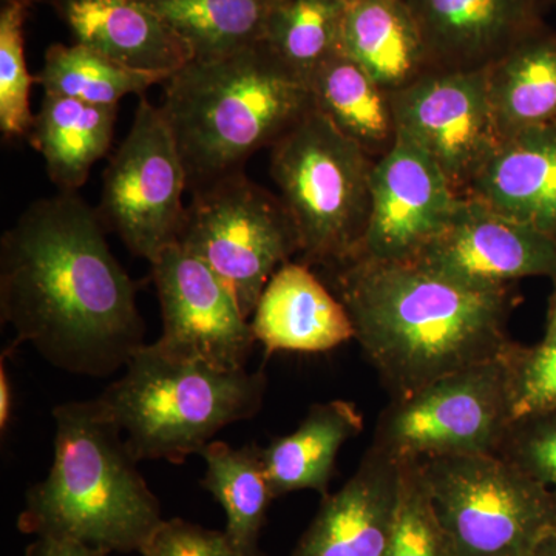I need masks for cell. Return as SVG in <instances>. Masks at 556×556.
<instances>
[{"label":"cell","mask_w":556,"mask_h":556,"mask_svg":"<svg viewBox=\"0 0 556 556\" xmlns=\"http://www.w3.org/2000/svg\"><path fill=\"white\" fill-rule=\"evenodd\" d=\"M266 388L263 371L172 357L150 343L139 348L98 401L138 463L182 464L201 455L223 428L257 415Z\"/></svg>","instance_id":"cell-5"},{"label":"cell","mask_w":556,"mask_h":556,"mask_svg":"<svg viewBox=\"0 0 556 556\" xmlns=\"http://www.w3.org/2000/svg\"><path fill=\"white\" fill-rule=\"evenodd\" d=\"M510 424L556 412V332L535 346L511 343L504 354Z\"/></svg>","instance_id":"cell-30"},{"label":"cell","mask_w":556,"mask_h":556,"mask_svg":"<svg viewBox=\"0 0 556 556\" xmlns=\"http://www.w3.org/2000/svg\"><path fill=\"white\" fill-rule=\"evenodd\" d=\"M163 84L160 109L192 192L243 170L314 105L308 83L265 42L219 60L190 61Z\"/></svg>","instance_id":"cell-4"},{"label":"cell","mask_w":556,"mask_h":556,"mask_svg":"<svg viewBox=\"0 0 556 556\" xmlns=\"http://www.w3.org/2000/svg\"><path fill=\"white\" fill-rule=\"evenodd\" d=\"M9 2H24V3H27V5H35L36 2H40V0H2V5L3 3H9Z\"/></svg>","instance_id":"cell-38"},{"label":"cell","mask_w":556,"mask_h":556,"mask_svg":"<svg viewBox=\"0 0 556 556\" xmlns=\"http://www.w3.org/2000/svg\"><path fill=\"white\" fill-rule=\"evenodd\" d=\"M486 91L504 137L556 126V31L546 25L485 68Z\"/></svg>","instance_id":"cell-23"},{"label":"cell","mask_w":556,"mask_h":556,"mask_svg":"<svg viewBox=\"0 0 556 556\" xmlns=\"http://www.w3.org/2000/svg\"><path fill=\"white\" fill-rule=\"evenodd\" d=\"M510 426L504 356L391 399L372 444L399 460L495 455Z\"/></svg>","instance_id":"cell-9"},{"label":"cell","mask_w":556,"mask_h":556,"mask_svg":"<svg viewBox=\"0 0 556 556\" xmlns=\"http://www.w3.org/2000/svg\"><path fill=\"white\" fill-rule=\"evenodd\" d=\"M188 42L193 61H214L257 46L276 0H148Z\"/></svg>","instance_id":"cell-26"},{"label":"cell","mask_w":556,"mask_h":556,"mask_svg":"<svg viewBox=\"0 0 556 556\" xmlns=\"http://www.w3.org/2000/svg\"><path fill=\"white\" fill-rule=\"evenodd\" d=\"M401 503L386 556H455L439 525L416 460H402Z\"/></svg>","instance_id":"cell-31"},{"label":"cell","mask_w":556,"mask_h":556,"mask_svg":"<svg viewBox=\"0 0 556 556\" xmlns=\"http://www.w3.org/2000/svg\"><path fill=\"white\" fill-rule=\"evenodd\" d=\"M31 7L3 3L0 9V130L7 138L28 137L35 115L30 91L36 79L25 62V21Z\"/></svg>","instance_id":"cell-29"},{"label":"cell","mask_w":556,"mask_h":556,"mask_svg":"<svg viewBox=\"0 0 556 556\" xmlns=\"http://www.w3.org/2000/svg\"><path fill=\"white\" fill-rule=\"evenodd\" d=\"M142 556H237L225 532L181 518L166 519L142 548Z\"/></svg>","instance_id":"cell-33"},{"label":"cell","mask_w":556,"mask_h":556,"mask_svg":"<svg viewBox=\"0 0 556 556\" xmlns=\"http://www.w3.org/2000/svg\"><path fill=\"white\" fill-rule=\"evenodd\" d=\"M546 332H556V288L552 295L551 309H548Z\"/></svg>","instance_id":"cell-37"},{"label":"cell","mask_w":556,"mask_h":556,"mask_svg":"<svg viewBox=\"0 0 556 556\" xmlns=\"http://www.w3.org/2000/svg\"><path fill=\"white\" fill-rule=\"evenodd\" d=\"M25 556H108V554L78 541L38 538L27 547Z\"/></svg>","instance_id":"cell-34"},{"label":"cell","mask_w":556,"mask_h":556,"mask_svg":"<svg viewBox=\"0 0 556 556\" xmlns=\"http://www.w3.org/2000/svg\"><path fill=\"white\" fill-rule=\"evenodd\" d=\"M412 263L479 291L556 276V243L538 230L463 195L445 229Z\"/></svg>","instance_id":"cell-13"},{"label":"cell","mask_w":556,"mask_h":556,"mask_svg":"<svg viewBox=\"0 0 556 556\" xmlns=\"http://www.w3.org/2000/svg\"><path fill=\"white\" fill-rule=\"evenodd\" d=\"M178 243L217 274L249 320L270 277L300 252L283 200L243 170L193 190Z\"/></svg>","instance_id":"cell-8"},{"label":"cell","mask_w":556,"mask_h":556,"mask_svg":"<svg viewBox=\"0 0 556 556\" xmlns=\"http://www.w3.org/2000/svg\"><path fill=\"white\" fill-rule=\"evenodd\" d=\"M375 161L314 105L270 148V177L298 228L300 262L328 269L356 257Z\"/></svg>","instance_id":"cell-6"},{"label":"cell","mask_w":556,"mask_h":556,"mask_svg":"<svg viewBox=\"0 0 556 556\" xmlns=\"http://www.w3.org/2000/svg\"><path fill=\"white\" fill-rule=\"evenodd\" d=\"M362 430L364 417L353 402L334 399L313 405L292 433L263 448L274 497L300 490L328 496L340 450Z\"/></svg>","instance_id":"cell-21"},{"label":"cell","mask_w":556,"mask_h":556,"mask_svg":"<svg viewBox=\"0 0 556 556\" xmlns=\"http://www.w3.org/2000/svg\"><path fill=\"white\" fill-rule=\"evenodd\" d=\"M314 108L348 139L379 160L397 138L390 94L343 51L309 79Z\"/></svg>","instance_id":"cell-24"},{"label":"cell","mask_w":556,"mask_h":556,"mask_svg":"<svg viewBox=\"0 0 556 556\" xmlns=\"http://www.w3.org/2000/svg\"><path fill=\"white\" fill-rule=\"evenodd\" d=\"M206 475L201 485L226 515L225 535L237 556H262L258 541L274 497L263 464V448H236L212 441L201 452Z\"/></svg>","instance_id":"cell-25"},{"label":"cell","mask_w":556,"mask_h":556,"mask_svg":"<svg viewBox=\"0 0 556 556\" xmlns=\"http://www.w3.org/2000/svg\"><path fill=\"white\" fill-rule=\"evenodd\" d=\"M188 174L169 123L142 94L129 134L102 177V225L131 254L152 263L178 243L185 223Z\"/></svg>","instance_id":"cell-10"},{"label":"cell","mask_w":556,"mask_h":556,"mask_svg":"<svg viewBox=\"0 0 556 556\" xmlns=\"http://www.w3.org/2000/svg\"><path fill=\"white\" fill-rule=\"evenodd\" d=\"M13 412V390L5 368V358L0 362V430L5 431L10 426Z\"/></svg>","instance_id":"cell-35"},{"label":"cell","mask_w":556,"mask_h":556,"mask_svg":"<svg viewBox=\"0 0 556 556\" xmlns=\"http://www.w3.org/2000/svg\"><path fill=\"white\" fill-rule=\"evenodd\" d=\"M53 417V464L28 492L21 532L141 554L166 519L123 431L98 399L58 405Z\"/></svg>","instance_id":"cell-3"},{"label":"cell","mask_w":556,"mask_h":556,"mask_svg":"<svg viewBox=\"0 0 556 556\" xmlns=\"http://www.w3.org/2000/svg\"><path fill=\"white\" fill-rule=\"evenodd\" d=\"M0 318L13 346L30 343L72 375L108 378L146 345L137 285L76 192L35 201L3 233Z\"/></svg>","instance_id":"cell-1"},{"label":"cell","mask_w":556,"mask_h":556,"mask_svg":"<svg viewBox=\"0 0 556 556\" xmlns=\"http://www.w3.org/2000/svg\"><path fill=\"white\" fill-rule=\"evenodd\" d=\"M51 3L56 2V0H50Z\"/></svg>","instance_id":"cell-40"},{"label":"cell","mask_w":556,"mask_h":556,"mask_svg":"<svg viewBox=\"0 0 556 556\" xmlns=\"http://www.w3.org/2000/svg\"><path fill=\"white\" fill-rule=\"evenodd\" d=\"M433 70H485L544 27L543 0H405Z\"/></svg>","instance_id":"cell-16"},{"label":"cell","mask_w":556,"mask_h":556,"mask_svg":"<svg viewBox=\"0 0 556 556\" xmlns=\"http://www.w3.org/2000/svg\"><path fill=\"white\" fill-rule=\"evenodd\" d=\"M150 265L163 317V334L153 346L212 367L247 368L257 340L217 274L179 243L164 249Z\"/></svg>","instance_id":"cell-12"},{"label":"cell","mask_w":556,"mask_h":556,"mask_svg":"<svg viewBox=\"0 0 556 556\" xmlns=\"http://www.w3.org/2000/svg\"><path fill=\"white\" fill-rule=\"evenodd\" d=\"M526 556H556V529L544 536L536 547Z\"/></svg>","instance_id":"cell-36"},{"label":"cell","mask_w":556,"mask_h":556,"mask_svg":"<svg viewBox=\"0 0 556 556\" xmlns=\"http://www.w3.org/2000/svg\"><path fill=\"white\" fill-rule=\"evenodd\" d=\"M76 43L108 60L169 79L193 61L192 50L148 0H56Z\"/></svg>","instance_id":"cell-17"},{"label":"cell","mask_w":556,"mask_h":556,"mask_svg":"<svg viewBox=\"0 0 556 556\" xmlns=\"http://www.w3.org/2000/svg\"><path fill=\"white\" fill-rule=\"evenodd\" d=\"M345 0H276L263 42L308 83L342 42Z\"/></svg>","instance_id":"cell-28"},{"label":"cell","mask_w":556,"mask_h":556,"mask_svg":"<svg viewBox=\"0 0 556 556\" xmlns=\"http://www.w3.org/2000/svg\"><path fill=\"white\" fill-rule=\"evenodd\" d=\"M369 190L368 225L354 258L375 262L415 260L445 229L463 197L441 167L402 135L375 161Z\"/></svg>","instance_id":"cell-14"},{"label":"cell","mask_w":556,"mask_h":556,"mask_svg":"<svg viewBox=\"0 0 556 556\" xmlns=\"http://www.w3.org/2000/svg\"><path fill=\"white\" fill-rule=\"evenodd\" d=\"M543 2L556 3V0H543Z\"/></svg>","instance_id":"cell-39"},{"label":"cell","mask_w":556,"mask_h":556,"mask_svg":"<svg viewBox=\"0 0 556 556\" xmlns=\"http://www.w3.org/2000/svg\"><path fill=\"white\" fill-rule=\"evenodd\" d=\"M495 455L543 486L556 504V412L511 422Z\"/></svg>","instance_id":"cell-32"},{"label":"cell","mask_w":556,"mask_h":556,"mask_svg":"<svg viewBox=\"0 0 556 556\" xmlns=\"http://www.w3.org/2000/svg\"><path fill=\"white\" fill-rule=\"evenodd\" d=\"M325 270L391 399L503 357L514 343L510 288L479 291L412 262L353 258Z\"/></svg>","instance_id":"cell-2"},{"label":"cell","mask_w":556,"mask_h":556,"mask_svg":"<svg viewBox=\"0 0 556 556\" xmlns=\"http://www.w3.org/2000/svg\"><path fill=\"white\" fill-rule=\"evenodd\" d=\"M467 195L556 243V126L508 135Z\"/></svg>","instance_id":"cell-19"},{"label":"cell","mask_w":556,"mask_h":556,"mask_svg":"<svg viewBox=\"0 0 556 556\" xmlns=\"http://www.w3.org/2000/svg\"><path fill=\"white\" fill-rule=\"evenodd\" d=\"M404 463L371 444L320 507L292 556H386L396 526Z\"/></svg>","instance_id":"cell-15"},{"label":"cell","mask_w":556,"mask_h":556,"mask_svg":"<svg viewBox=\"0 0 556 556\" xmlns=\"http://www.w3.org/2000/svg\"><path fill=\"white\" fill-rule=\"evenodd\" d=\"M390 98L397 135L424 150L467 195L506 139L490 104L485 70H431Z\"/></svg>","instance_id":"cell-11"},{"label":"cell","mask_w":556,"mask_h":556,"mask_svg":"<svg viewBox=\"0 0 556 556\" xmlns=\"http://www.w3.org/2000/svg\"><path fill=\"white\" fill-rule=\"evenodd\" d=\"M116 118L118 105L43 94L28 141L61 192H76L86 185L91 167L109 152Z\"/></svg>","instance_id":"cell-22"},{"label":"cell","mask_w":556,"mask_h":556,"mask_svg":"<svg viewBox=\"0 0 556 556\" xmlns=\"http://www.w3.org/2000/svg\"><path fill=\"white\" fill-rule=\"evenodd\" d=\"M416 463L455 556H526L556 529L554 500L504 457Z\"/></svg>","instance_id":"cell-7"},{"label":"cell","mask_w":556,"mask_h":556,"mask_svg":"<svg viewBox=\"0 0 556 556\" xmlns=\"http://www.w3.org/2000/svg\"><path fill=\"white\" fill-rule=\"evenodd\" d=\"M35 79L42 87L43 94L94 105H119L127 94L142 97L155 84L166 83L159 75L123 67L76 42L73 46H50Z\"/></svg>","instance_id":"cell-27"},{"label":"cell","mask_w":556,"mask_h":556,"mask_svg":"<svg viewBox=\"0 0 556 556\" xmlns=\"http://www.w3.org/2000/svg\"><path fill=\"white\" fill-rule=\"evenodd\" d=\"M255 340L273 353H327L354 339L350 314L303 262L270 277L251 317Z\"/></svg>","instance_id":"cell-18"},{"label":"cell","mask_w":556,"mask_h":556,"mask_svg":"<svg viewBox=\"0 0 556 556\" xmlns=\"http://www.w3.org/2000/svg\"><path fill=\"white\" fill-rule=\"evenodd\" d=\"M340 49L388 94L433 70L405 0H345Z\"/></svg>","instance_id":"cell-20"}]
</instances>
